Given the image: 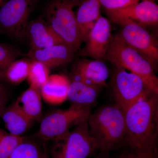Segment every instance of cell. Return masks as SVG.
I'll return each instance as SVG.
<instances>
[{"label":"cell","instance_id":"6da1fadb","mask_svg":"<svg viewBox=\"0 0 158 158\" xmlns=\"http://www.w3.org/2000/svg\"><path fill=\"white\" fill-rule=\"evenodd\" d=\"M124 145L132 149L158 152V94L150 91L124 112Z\"/></svg>","mask_w":158,"mask_h":158},{"label":"cell","instance_id":"7a4b0ae2","mask_svg":"<svg viewBox=\"0 0 158 158\" xmlns=\"http://www.w3.org/2000/svg\"><path fill=\"white\" fill-rule=\"evenodd\" d=\"M88 120L89 134L99 152H109L124 144V112L116 104L98 108L90 113Z\"/></svg>","mask_w":158,"mask_h":158},{"label":"cell","instance_id":"3957f363","mask_svg":"<svg viewBox=\"0 0 158 158\" xmlns=\"http://www.w3.org/2000/svg\"><path fill=\"white\" fill-rule=\"evenodd\" d=\"M104 59L140 77L150 90L158 94V78L149 61L127 45L118 34L113 36Z\"/></svg>","mask_w":158,"mask_h":158},{"label":"cell","instance_id":"277c9868","mask_svg":"<svg viewBox=\"0 0 158 158\" xmlns=\"http://www.w3.org/2000/svg\"><path fill=\"white\" fill-rule=\"evenodd\" d=\"M81 0H51L45 9V21L64 42L76 50L81 44L75 8Z\"/></svg>","mask_w":158,"mask_h":158},{"label":"cell","instance_id":"5b68a950","mask_svg":"<svg viewBox=\"0 0 158 158\" xmlns=\"http://www.w3.org/2000/svg\"><path fill=\"white\" fill-rule=\"evenodd\" d=\"M88 119L52 140V158H87L96 155L98 150L89 134Z\"/></svg>","mask_w":158,"mask_h":158},{"label":"cell","instance_id":"8992f818","mask_svg":"<svg viewBox=\"0 0 158 158\" xmlns=\"http://www.w3.org/2000/svg\"><path fill=\"white\" fill-rule=\"evenodd\" d=\"M90 110V106L72 104L67 110L54 111L40 120L36 137L45 141H52L88 119L91 113Z\"/></svg>","mask_w":158,"mask_h":158},{"label":"cell","instance_id":"52a82bcc","mask_svg":"<svg viewBox=\"0 0 158 158\" xmlns=\"http://www.w3.org/2000/svg\"><path fill=\"white\" fill-rule=\"evenodd\" d=\"M110 86L115 103L124 112L139 99L152 91L140 77L116 66L111 76Z\"/></svg>","mask_w":158,"mask_h":158},{"label":"cell","instance_id":"ba28073f","mask_svg":"<svg viewBox=\"0 0 158 158\" xmlns=\"http://www.w3.org/2000/svg\"><path fill=\"white\" fill-rule=\"evenodd\" d=\"M36 0H8L0 9V27L18 39L27 37L31 13Z\"/></svg>","mask_w":158,"mask_h":158},{"label":"cell","instance_id":"9c48e42d","mask_svg":"<svg viewBox=\"0 0 158 158\" xmlns=\"http://www.w3.org/2000/svg\"><path fill=\"white\" fill-rule=\"evenodd\" d=\"M120 26L121 30L118 34L121 39L145 57L156 71L158 62V43L156 37L144 27L132 22H126Z\"/></svg>","mask_w":158,"mask_h":158},{"label":"cell","instance_id":"30bf717a","mask_svg":"<svg viewBox=\"0 0 158 158\" xmlns=\"http://www.w3.org/2000/svg\"><path fill=\"white\" fill-rule=\"evenodd\" d=\"M112 22L121 25L126 22H132L145 27H157L158 24V6L155 2H141L116 10H106Z\"/></svg>","mask_w":158,"mask_h":158},{"label":"cell","instance_id":"8fae6325","mask_svg":"<svg viewBox=\"0 0 158 158\" xmlns=\"http://www.w3.org/2000/svg\"><path fill=\"white\" fill-rule=\"evenodd\" d=\"M112 37L110 21L106 18L100 16L88 35L81 55L95 60L104 59Z\"/></svg>","mask_w":158,"mask_h":158},{"label":"cell","instance_id":"7c38bea8","mask_svg":"<svg viewBox=\"0 0 158 158\" xmlns=\"http://www.w3.org/2000/svg\"><path fill=\"white\" fill-rule=\"evenodd\" d=\"M76 80L89 85L107 87L109 69L101 60L83 59L76 62L73 69Z\"/></svg>","mask_w":158,"mask_h":158},{"label":"cell","instance_id":"4fadbf2b","mask_svg":"<svg viewBox=\"0 0 158 158\" xmlns=\"http://www.w3.org/2000/svg\"><path fill=\"white\" fill-rule=\"evenodd\" d=\"M75 50L65 43L37 50H31L28 56L32 60L41 62L49 68L59 67L70 62Z\"/></svg>","mask_w":158,"mask_h":158},{"label":"cell","instance_id":"5bb4252c","mask_svg":"<svg viewBox=\"0 0 158 158\" xmlns=\"http://www.w3.org/2000/svg\"><path fill=\"white\" fill-rule=\"evenodd\" d=\"M27 37L30 39L31 50L39 49L65 43L42 18L31 21L28 28Z\"/></svg>","mask_w":158,"mask_h":158},{"label":"cell","instance_id":"9a60e30c","mask_svg":"<svg viewBox=\"0 0 158 158\" xmlns=\"http://www.w3.org/2000/svg\"><path fill=\"white\" fill-rule=\"evenodd\" d=\"M101 5L98 0L81 1L76 11V21L81 44L86 42L100 16Z\"/></svg>","mask_w":158,"mask_h":158},{"label":"cell","instance_id":"2e32d148","mask_svg":"<svg viewBox=\"0 0 158 158\" xmlns=\"http://www.w3.org/2000/svg\"><path fill=\"white\" fill-rule=\"evenodd\" d=\"M70 82L67 77L62 75L49 76L40 88L42 98L51 104L62 103L67 99Z\"/></svg>","mask_w":158,"mask_h":158},{"label":"cell","instance_id":"e0dca14e","mask_svg":"<svg viewBox=\"0 0 158 158\" xmlns=\"http://www.w3.org/2000/svg\"><path fill=\"white\" fill-rule=\"evenodd\" d=\"M42 96L40 88L30 85L14 104L32 120L42 119Z\"/></svg>","mask_w":158,"mask_h":158},{"label":"cell","instance_id":"ac0fdd59","mask_svg":"<svg viewBox=\"0 0 158 158\" xmlns=\"http://www.w3.org/2000/svg\"><path fill=\"white\" fill-rule=\"evenodd\" d=\"M103 88L75 80L70 82L67 98L72 102V104L91 106L96 102Z\"/></svg>","mask_w":158,"mask_h":158},{"label":"cell","instance_id":"d6986e66","mask_svg":"<svg viewBox=\"0 0 158 158\" xmlns=\"http://www.w3.org/2000/svg\"><path fill=\"white\" fill-rule=\"evenodd\" d=\"M0 116L9 133L20 136L27 131L33 120L29 118L14 104L0 109Z\"/></svg>","mask_w":158,"mask_h":158},{"label":"cell","instance_id":"ffe728a7","mask_svg":"<svg viewBox=\"0 0 158 158\" xmlns=\"http://www.w3.org/2000/svg\"><path fill=\"white\" fill-rule=\"evenodd\" d=\"M32 61L21 59L12 62L3 72L4 79L14 85L21 83L27 78Z\"/></svg>","mask_w":158,"mask_h":158},{"label":"cell","instance_id":"44dd1931","mask_svg":"<svg viewBox=\"0 0 158 158\" xmlns=\"http://www.w3.org/2000/svg\"><path fill=\"white\" fill-rule=\"evenodd\" d=\"M45 153L37 142L24 139L7 158H42Z\"/></svg>","mask_w":158,"mask_h":158},{"label":"cell","instance_id":"7402d4cb","mask_svg":"<svg viewBox=\"0 0 158 158\" xmlns=\"http://www.w3.org/2000/svg\"><path fill=\"white\" fill-rule=\"evenodd\" d=\"M49 69L41 62L32 60L27 78L30 85L40 89L49 76Z\"/></svg>","mask_w":158,"mask_h":158},{"label":"cell","instance_id":"603a6c76","mask_svg":"<svg viewBox=\"0 0 158 158\" xmlns=\"http://www.w3.org/2000/svg\"><path fill=\"white\" fill-rule=\"evenodd\" d=\"M24 139L21 136L12 135L0 128V158H8Z\"/></svg>","mask_w":158,"mask_h":158},{"label":"cell","instance_id":"cb8c5ba5","mask_svg":"<svg viewBox=\"0 0 158 158\" xmlns=\"http://www.w3.org/2000/svg\"><path fill=\"white\" fill-rule=\"evenodd\" d=\"M19 55V52L12 47L0 43V70L2 73Z\"/></svg>","mask_w":158,"mask_h":158},{"label":"cell","instance_id":"d4e9b609","mask_svg":"<svg viewBox=\"0 0 158 158\" xmlns=\"http://www.w3.org/2000/svg\"><path fill=\"white\" fill-rule=\"evenodd\" d=\"M106 10H116L139 2L141 0H98Z\"/></svg>","mask_w":158,"mask_h":158},{"label":"cell","instance_id":"484cf974","mask_svg":"<svg viewBox=\"0 0 158 158\" xmlns=\"http://www.w3.org/2000/svg\"><path fill=\"white\" fill-rule=\"evenodd\" d=\"M118 158H158V152L128 148L122 153Z\"/></svg>","mask_w":158,"mask_h":158},{"label":"cell","instance_id":"4316f807","mask_svg":"<svg viewBox=\"0 0 158 158\" xmlns=\"http://www.w3.org/2000/svg\"><path fill=\"white\" fill-rule=\"evenodd\" d=\"M8 99V94L4 85H0V109L5 106Z\"/></svg>","mask_w":158,"mask_h":158},{"label":"cell","instance_id":"83f0119b","mask_svg":"<svg viewBox=\"0 0 158 158\" xmlns=\"http://www.w3.org/2000/svg\"><path fill=\"white\" fill-rule=\"evenodd\" d=\"M92 158H110L109 152H99L96 155Z\"/></svg>","mask_w":158,"mask_h":158},{"label":"cell","instance_id":"f1b7e54d","mask_svg":"<svg viewBox=\"0 0 158 158\" xmlns=\"http://www.w3.org/2000/svg\"><path fill=\"white\" fill-rule=\"evenodd\" d=\"M4 80L2 72L0 70V85H3V81Z\"/></svg>","mask_w":158,"mask_h":158},{"label":"cell","instance_id":"f546056e","mask_svg":"<svg viewBox=\"0 0 158 158\" xmlns=\"http://www.w3.org/2000/svg\"><path fill=\"white\" fill-rule=\"evenodd\" d=\"M8 0H0V7H1L3 4H5Z\"/></svg>","mask_w":158,"mask_h":158},{"label":"cell","instance_id":"4dcf8cb0","mask_svg":"<svg viewBox=\"0 0 158 158\" xmlns=\"http://www.w3.org/2000/svg\"><path fill=\"white\" fill-rule=\"evenodd\" d=\"M42 158H49L48 156V155L46 153L44 156Z\"/></svg>","mask_w":158,"mask_h":158},{"label":"cell","instance_id":"1f68e13d","mask_svg":"<svg viewBox=\"0 0 158 158\" xmlns=\"http://www.w3.org/2000/svg\"><path fill=\"white\" fill-rule=\"evenodd\" d=\"M3 33L2 31V29H1V27H0V34H2Z\"/></svg>","mask_w":158,"mask_h":158},{"label":"cell","instance_id":"d6a6232c","mask_svg":"<svg viewBox=\"0 0 158 158\" xmlns=\"http://www.w3.org/2000/svg\"><path fill=\"white\" fill-rule=\"evenodd\" d=\"M141 1H152V2H154V0H141Z\"/></svg>","mask_w":158,"mask_h":158}]
</instances>
